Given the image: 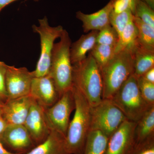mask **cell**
Returning a JSON list of instances; mask_svg holds the SVG:
<instances>
[{
    "instance_id": "1",
    "label": "cell",
    "mask_w": 154,
    "mask_h": 154,
    "mask_svg": "<svg viewBox=\"0 0 154 154\" xmlns=\"http://www.w3.org/2000/svg\"><path fill=\"white\" fill-rule=\"evenodd\" d=\"M73 91L75 113L69 124L65 137L66 146L69 154H83L91 129V107L85 96L74 86Z\"/></svg>"
},
{
    "instance_id": "2",
    "label": "cell",
    "mask_w": 154,
    "mask_h": 154,
    "mask_svg": "<svg viewBox=\"0 0 154 154\" xmlns=\"http://www.w3.org/2000/svg\"><path fill=\"white\" fill-rule=\"evenodd\" d=\"M134 47L125 48L115 54L110 61L100 68L103 83L102 99H111L123 83L133 74Z\"/></svg>"
},
{
    "instance_id": "3",
    "label": "cell",
    "mask_w": 154,
    "mask_h": 154,
    "mask_svg": "<svg viewBox=\"0 0 154 154\" xmlns=\"http://www.w3.org/2000/svg\"><path fill=\"white\" fill-rule=\"evenodd\" d=\"M73 85L81 92L91 107L102 100L101 70L91 53L79 63L72 65Z\"/></svg>"
},
{
    "instance_id": "4",
    "label": "cell",
    "mask_w": 154,
    "mask_h": 154,
    "mask_svg": "<svg viewBox=\"0 0 154 154\" xmlns=\"http://www.w3.org/2000/svg\"><path fill=\"white\" fill-rule=\"evenodd\" d=\"M60 41L54 43L51 54L48 75L52 78L57 90L61 96L73 88V68L70 58L71 40L64 30Z\"/></svg>"
},
{
    "instance_id": "5",
    "label": "cell",
    "mask_w": 154,
    "mask_h": 154,
    "mask_svg": "<svg viewBox=\"0 0 154 154\" xmlns=\"http://www.w3.org/2000/svg\"><path fill=\"white\" fill-rule=\"evenodd\" d=\"M110 100L128 120L134 122H137L153 106L149 105L141 95L137 77L134 74L123 83Z\"/></svg>"
},
{
    "instance_id": "6",
    "label": "cell",
    "mask_w": 154,
    "mask_h": 154,
    "mask_svg": "<svg viewBox=\"0 0 154 154\" xmlns=\"http://www.w3.org/2000/svg\"><path fill=\"white\" fill-rule=\"evenodd\" d=\"M38 26H32L33 32L38 33L40 39V56L36 69L33 71L35 77L44 76L49 74L54 41L57 38H60L64 30L61 25L56 27L51 26L46 16L38 19Z\"/></svg>"
},
{
    "instance_id": "7",
    "label": "cell",
    "mask_w": 154,
    "mask_h": 154,
    "mask_svg": "<svg viewBox=\"0 0 154 154\" xmlns=\"http://www.w3.org/2000/svg\"><path fill=\"white\" fill-rule=\"evenodd\" d=\"M90 131H101L110 137L125 120L122 112L110 99H102L98 105L91 107Z\"/></svg>"
},
{
    "instance_id": "8",
    "label": "cell",
    "mask_w": 154,
    "mask_h": 154,
    "mask_svg": "<svg viewBox=\"0 0 154 154\" xmlns=\"http://www.w3.org/2000/svg\"><path fill=\"white\" fill-rule=\"evenodd\" d=\"M75 108L73 88L64 93L54 105L45 108V115L51 130L66 136L70 116Z\"/></svg>"
},
{
    "instance_id": "9",
    "label": "cell",
    "mask_w": 154,
    "mask_h": 154,
    "mask_svg": "<svg viewBox=\"0 0 154 154\" xmlns=\"http://www.w3.org/2000/svg\"><path fill=\"white\" fill-rule=\"evenodd\" d=\"M34 77L33 71H29L27 68H17L7 65L6 88L8 99L29 95Z\"/></svg>"
},
{
    "instance_id": "10",
    "label": "cell",
    "mask_w": 154,
    "mask_h": 154,
    "mask_svg": "<svg viewBox=\"0 0 154 154\" xmlns=\"http://www.w3.org/2000/svg\"><path fill=\"white\" fill-rule=\"evenodd\" d=\"M24 125L36 146L44 141L52 131L45 115V108L34 99Z\"/></svg>"
},
{
    "instance_id": "11",
    "label": "cell",
    "mask_w": 154,
    "mask_h": 154,
    "mask_svg": "<svg viewBox=\"0 0 154 154\" xmlns=\"http://www.w3.org/2000/svg\"><path fill=\"white\" fill-rule=\"evenodd\" d=\"M136 122L126 120L109 138L104 154H130L135 146Z\"/></svg>"
},
{
    "instance_id": "12",
    "label": "cell",
    "mask_w": 154,
    "mask_h": 154,
    "mask_svg": "<svg viewBox=\"0 0 154 154\" xmlns=\"http://www.w3.org/2000/svg\"><path fill=\"white\" fill-rule=\"evenodd\" d=\"M29 95L45 108L54 105L61 97L49 75L33 78Z\"/></svg>"
},
{
    "instance_id": "13",
    "label": "cell",
    "mask_w": 154,
    "mask_h": 154,
    "mask_svg": "<svg viewBox=\"0 0 154 154\" xmlns=\"http://www.w3.org/2000/svg\"><path fill=\"white\" fill-rule=\"evenodd\" d=\"M0 141L15 152L22 154L36 146L24 125H8Z\"/></svg>"
},
{
    "instance_id": "14",
    "label": "cell",
    "mask_w": 154,
    "mask_h": 154,
    "mask_svg": "<svg viewBox=\"0 0 154 154\" xmlns=\"http://www.w3.org/2000/svg\"><path fill=\"white\" fill-rule=\"evenodd\" d=\"M33 101L30 95L8 99L3 104V118L8 124L24 125Z\"/></svg>"
},
{
    "instance_id": "15",
    "label": "cell",
    "mask_w": 154,
    "mask_h": 154,
    "mask_svg": "<svg viewBox=\"0 0 154 154\" xmlns=\"http://www.w3.org/2000/svg\"><path fill=\"white\" fill-rule=\"evenodd\" d=\"M115 0H110L103 8L94 14H87L81 11L76 14V17L82 22L84 31L88 33L92 30L99 31L110 25V16L113 10Z\"/></svg>"
},
{
    "instance_id": "16",
    "label": "cell",
    "mask_w": 154,
    "mask_h": 154,
    "mask_svg": "<svg viewBox=\"0 0 154 154\" xmlns=\"http://www.w3.org/2000/svg\"><path fill=\"white\" fill-rule=\"evenodd\" d=\"M65 137L52 130L44 141L24 154H69L66 146Z\"/></svg>"
},
{
    "instance_id": "17",
    "label": "cell",
    "mask_w": 154,
    "mask_h": 154,
    "mask_svg": "<svg viewBox=\"0 0 154 154\" xmlns=\"http://www.w3.org/2000/svg\"><path fill=\"white\" fill-rule=\"evenodd\" d=\"M99 32L98 30H92L88 34L82 35L71 44L70 53L72 65L79 63L86 59L87 53L91 51L96 44Z\"/></svg>"
},
{
    "instance_id": "18",
    "label": "cell",
    "mask_w": 154,
    "mask_h": 154,
    "mask_svg": "<svg viewBox=\"0 0 154 154\" xmlns=\"http://www.w3.org/2000/svg\"><path fill=\"white\" fill-rule=\"evenodd\" d=\"M133 55L134 75L137 78L154 67V51L146 49L138 42L134 49Z\"/></svg>"
},
{
    "instance_id": "19",
    "label": "cell",
    "mask_w": 154,
    "mask_h": 154,
    "mask_svg": "<svg viewBox=\"0 0 154 154\" xmlns=\"http://www.w3.org/2000/svg\"><path fill=\"white\" fill-rule=\"evenodd\" d=\"M154 137V106L136 122L134 129L135 145Z\"/></svg>"
},
{
    "instance_id": "20",
    "label": "cell",
    "mask_w": 154,
    "mask_h": 154,
    "mask_svg": "<svg viewBox=\"0 0 154 154\" xmlns=\"http://www.w3.org/2000/svg\"><path fill=\"white\" fill-rule=\"evenodd\" d=\"M109 137L99 131H90L83 154H104Z\"/></svg>"
},
{
    "instance_id": "21",
    "label": "cell",
    "mask_w": 154,
    "mask_h": 154,
    "mask_svg": "<svg viewBox=\"0 0 154 154\" xmlns=\"http://www.w3.org/2000/svg\"><path fill=\"white\" fill-rule=\"evenodd\" d=\"M137 28L132 21L128 23L120 36L115 47V54L125 48H133L138 43Z\"/></svg>"
},
{
    "instance_id": "22",
    "label": "cell",
    "mask_w": 154,
    "mask_h": 154,
    "mask_svg": "<svg viewBox=\"0 0 154 154\" xmlns=\"http://www.w3.org/2000/svg\"><path fill=\"white\" fill-rule=\"evenodd\" d=\"M133 22L137 28L139 44L146 49L154 51V28L134 16Z\"/></svg>"
},
{
    "instance_id": "23",
    "label": "cell",
    "mask_w": 154,
    "mask_h": 154,
    "mask_svg": "<svg viewBox=\"0 0 154 154\" xmlns=\"http://www.w3.org/2000/svg\"><path fill=\"white\" fill-rule=\"evenodd\" d=\"M90 53L100 68L110 61L114 56L115 47L96 44L91 51Z\"/></svg>"
},
{
    "instance_id": "24",
    "label": "cell",
    "mask_w": 154,
    "mask_h": 154,
    "mask_svg": "<svg viewBox=\"0 0 154 154\" xmlns=\"http://www.w3.org/2000/svg\"><path fill=\"white\" fill-rule=\"evenodd\" d=\"M133 17L130 9L119 14L112 11L110 16V25L118 33L119 37L127 25L132 21Z\"/></svg>"
},
{
    "instance_id": "25",
    "label": "cell",
    "mask_w": 154,
    "mask_h": 154,
    "mask_svg": "<svg viewBox=\"0 0 154 154\" xmlns=\"http://www.w3.org/2000/svg\"><path fill=\"white\" fill-rule=\"evenodd\" d=\"M134 16L154 28V10L144 2L139 0L136 5Z\"/></svg>"
},
{
    "instance_id": "26",
    "label": "cell",
    "mask_w": 154,
    "mask_h": 154,
    "mask_svg": "<svg viewBox=\"0 0 154 154\" xmlns=\"http://www.w3.org/2000/svg\"><path fill=\"white\" fill-rule=\"evenodd\" d=\"M118 33L109 25L99 30L97 38L96 44L105 45L115 47L118 42Z\"/></svg>"
},
{
    "instance_id": "27",
    "label": "cell",
    "mask_w": 154,
    "mask_h": 154,
    "mask_svg": "<svg viewBox=\"0 0 154 154\" xmlns=\"http://www.w3.org/2000/svg\"><path fill=\"white\" fill-rule=\"evenodd\" d=\"M137 79L138 86L141 95L151 106L154 105V84L147 82L142 77Z\"/></svg>"
},
{
    "instance_id": "28",
    "label": "cell",
    "mask_w": 154,
    "mask_h": 154,
    "mask_svg": "<svg viewBox=\"0 0 154 154\" xmlns=\"http://www.w3.org/2000/svg\"><path fill=\"white\" fill-rule=\"evenodd\" d=\"M130 154H154V137L136 145Z\"/></svg>"
},
{
    "instance_id": "29",
    "label": "cell",
    "mask_w": 154,
    "mask_h": 154,
    "mask_svg": "<svg viewBox=\"0 0 154 154\" xmlns=\"http://www.w3.org/2000/svg\"><path fill=\"white\" fill-rule=\"evenodd\" d=\"M7 64L0 61V102L4 103L8 100L6 88V74Z\"/></svg>"
},
{
    "instance_id": "30",
    "label": "cell",
    "mask_w": 154,
    "mask_h": 154,
    "mask_svg": "<svg viewBox=\"0 0 154 154\" xmlns=\"http://www.w3.org/2000/svg\"><path fill=\"white\" fill-rule=\"evenodd\" d=\"M131 0H115L113 4V11L119 14L127 10H131Z\"/></svg>"
},
{
    "instance_id": "31",
    "label": "cell",
    "mask_w": 154,
    "mask_h": 154,
    "mask_svg": "<svg viewBox=\"0 0 154 154\" xmlns=\"http://www.w3.org/2000/svg\"><path fill=\"white\" fill-rule=\"evenodd\" d=\"M147 82L154 84V67L146 72L141 76Z\"/></svg>"
},
{
    "instance_id": "32",
    "label": "cell",
    "mask_w": 154,
    "mask_h": 154,
    "mask_svg": "<svg viewBox=\"0 0 154 154\" xmlns=\"http://www.w3.org/2000/svg\"><path fill=\"white\" fill-rule=\"evenodd\" d=\"M8 125V122L3 117L0 118V139L7 128Z\"/></svg>"
},
{
    "instance_id": "33",
    "label": "cell",
    "mask_w": 154,
    "mask_h": 154,
    "mask_svg": "<svg viewBox=\"0 0 154 154\" xmlns=\"http://www.w3.org/2000/svg\"><path fill=\"white\" fill-rule=\"evenodd\" d=\"M17 1L18 0H0V12L4 8H5L6 6ZM33 1L38 2L40 0H33Z\"/></svg>"
},
{
    "instance_id": "34",
    "label": "cell",
    "mask_w": 154,
    "mask_h": 154,
    "mask_svg": "<svg viewBox=\"0 0 154 154\" xmlns=\"http://www.w3.org/2000/svg\"><path fill=\"white\" fill-rule=\"evenodd\" d=\"M0 154H22L18 153L12 152L6 149L3 146L2 141H0Z\"/></svg>"
},
{
    "instance_id": "35",
    "label": "cell",
    "mask_w": 154,
    "mask_h": 154,
    "mask_svg": "<svg viewBox=\"0 0 154 154\" xmlns=\"http://www.w3.org/2000/svg\"><path fill=\"white\" fill-rule=\"evenodd\" d=\"M139 0H131V10L134 15L135 8L136 5L137 4Z\"/></svg>"
},
{
    "instance_id": "36",
    "label": "cell",
    "mask_w": 154,
    "mask_h": 154,
    "mask_svg": "<svg viewBox=\"0 0 154 154\" xmlns=\"http://www.w3.org/2000/svg\"><path fill=\"white\" fill-rule=\"evenodd\" d=\"M143 2H144L152 9H154V0H141Z\"/></svg>"
},
{
    "instance_id": "37",
    "label": "cell",
    "mask_w": 154,
    "mask_h": 154,
    "mask_svg": "<svg viewBox=\"0 0 154 154\" xmlns=\"http://www.w3.org/2000/svg\"><path fill=\"white\" fill-rule=\"evenodd\" d=\"M3 103H0V118L3 117Z\"/></svg>"
},
{
    "instance_id": "38",
    "label": "cell",
    "mask_w": 154,
    "mask_h": 154,
    "mask_svg": "<svg viewBox=\"0 0 154 154\" xmlns=\"http://www.w3.org/2000/svg\"><path fill=\"white\" fill-rule=\"evenodd\" d=\"M0 103H2V102H0Z\"/></svg>"
}]
</instances>
